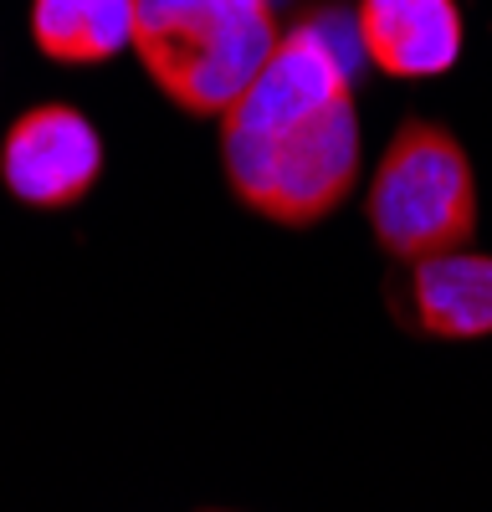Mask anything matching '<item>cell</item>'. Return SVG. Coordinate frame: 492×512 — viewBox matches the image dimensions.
I'll list each match as a JSON object with an SVG mask.
<instances>
[{"mask_svg":"<svg viewBox=\"0 0 492 512\" xmlns=\"http://www.w3.org/2000/svg\"><path fill=\"white\" fill-rule=\"evenodd\" d=\"M364 62L385 77H441L462 57V6L457 0H359L354 6Z\"/></svg>","mask_w":492,"mask_h":512,"instance_id":"obj_5","label":"cell"},{"mask_svg":"<svg viewBox=\"0 0 492 512\" xmlns=\"http://www.w3.org/2000/svg\"><path fill=\"white\" fill-rule=\"evenodd\" d=\"M221 164L231 195L277 226H313L354 195L364 164L354 72L303 16L221 113Z\"/></svg>","mask_w":492,"mask_h":512,"instance_id":"obj_1","label":"cell"},{"mask_svg":"<svg viewBox=\"0 0 492 512\" xmlns=\"http://www.w3.org/2000/svg\"><path fill=\"white\" fill-rule=\"evenodd\" d=\"M364 216L395 262H421L436 251L472 246L477 180L462 139L431 118H405L375 164Z\"/></svg>","mask_w":492,"mask_h":512,"instance_id":"obj_3","label":"cell"},{"mask_svg":"<svg viewBox=\"0 0 492 512\" xmlns=\"http://www.w3.org/2000/svg\"><path fill=\"white\" fill-rule=\"evenodd\" d=\"M103 175V139L72 103H31L0 139V185L26 210H72Z\"/></svg>","mask_w":492,"mask_h":512,"instance_id":"obj_4","label":"cell"},{"mask_svg":"<svg viewBox=\"0 0 492 512\" xmlns=\"http://www.w3.org/2000/svg\"><path fill=\"white\" fill-rule=\"evenodd\" d=\"M31 41L62 67H98L134 47V0H31Z\"/></svg>","mask_w":492,"mask_h":512,"instance_id":"obj_7","label":"cell"},{"mask_svg":"<svg viewBox=\"0 0 492 512\" xmlns=\"http://www.w3.org/2000/svg\"><path fill=\"white\" fill-rule=\"evenodd\" d=\"M410 323L431 338H487L492 333V256L482 251H436L410 262Z\"/></svg>","mask_w":492,"mask_h":512,"instance_id":"obj_6","label":"cell"},{"mask_svg":"<svg viewBox=\"0 0 492 512\" xmlns=\"http://www.w3.org/2000/svg\"><path fill=\"white\" fill-rule=\"evenodd\" d=\"M277 0H134V57L190 118H221L277 47Z\"/></svg>","mask_w":492,"mask_h":512,"instance_id":"obj_2","label":"cell"}]
</instances>
